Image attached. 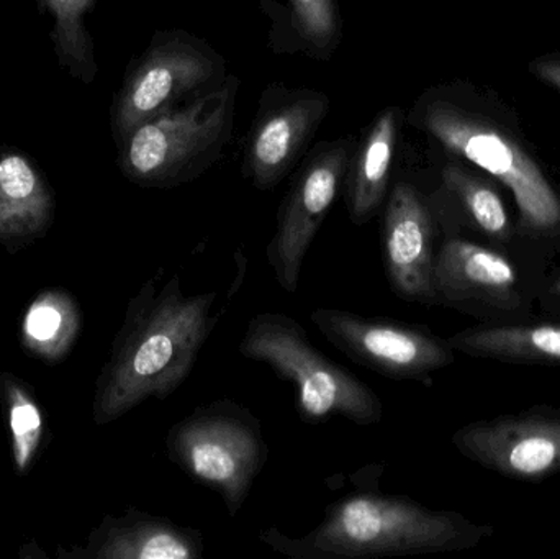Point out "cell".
<instances>
[{
	"mask_svg": "<svg viewBox=\"0 0 560 559\" xmlns=\"http://www.w3.org/2000/svg\"><path fill=\"white\" fill-rule=\"evenodd\" d=\"M538 301L542 308L552 314L560 315V272L552 276L548 282H542L538 292Z\"/></svg>",
	"mask_w": 560,
	"mask_h": 559,
	"instance_id": "obj_24",
	"label": "cell"
},
{
	"mask_svg": "<svg viewBox=\"0 0 560 559\" xmlns=\"http://www.w3.org/2000/svg\"><path fill=\"white\" fill-rule=\"evenodd\" d=\"M280 15L269 13L272 23V49L303 53L318 61H329L342 42V20L338 0H287L276 7Z\"/></svg>",
	"mask_w": 560,
	"mask_h": 559,
	"instance_id": "obj_19",
	"label": "cell"
},
{
	"mask_svg": "<svg viewBox=\"0 0 560 559\" xmlns=\"http://www.w3.org/2000/svg\"><path fill=\"white\" fill-rule=\"evenodd\" d=\"M310 321L349 360L390 380L431 386V374L456 360L447 338L423 325L328 307L315 308Z\"/></svg>",
	"mask_w": 560,
	"mask_h": 559,
	"instance_id": "obj_9",
	"label": "cell"
},
{
	"mask_svg": "<svg viewBox=\"0 0 560 559\" xmlns=\"http://www.w3.org/2000/svg\"><path fill=\"white\" fill-rule=\"evenodd\" d=\"M381 475L365 479V488L355 479L358 491L328 505L310 534L292 538L272 527L259 540L293 559H365L467 550L492 534L457 512L431 511L405 496L384 494Z\"/></svg>",
	"mask_w": 560,
	"mask_h": 559,
	"instance_id": "obj_3",
	"label": "cell"
},
{
	"mask_svg": "<svg viewBox=\"0 0 560 559\" xmlns=\"http://www.w3.org/2000/svg\"><path fill=\"white\" fill-rule=\"evenodd\" d=\"M82 312L75 299L61 289H49L33 299L22 321L25 351L46 363L68 357L78 341Z\"/></svg>",
	"mask_w": 560,
	"mask_h": 559,
	"instance_id": "obj_20",
	"label": "cell"
},
{
	"mask_svg": "<svg viewBox=\"0 0 560 559\" xmlns=\"http://www.w3.org/2000/svg\"><path fill=\"white\" fill-rule=\"evenodd\" d=\"M329 108L325 92L268 85L246 137L243 177L261 193L278 187L306 153Z\"/></svg>",
	"mask_w": 560,
	"mask_h": 559,
	"instance_id": "obj_11",
	"label": "cell"
},
{
	"mask_svg": "<svg viewBox=\"0 0 560 559\" xmlns=\"http://www.w3.org/2000/svg\"><path fill=\"white\" fill-rule=\"evenodd\" d=\"M206 545L196 528L130 508L121 517L107 515L89 535L88 545L59 557L81 559H199Z\"/></svg>",
	"mask_w": 560,
	"mask_h": 559,
	"instance_id": "obj_14",
	"label": "cell"
},
{
	"mask_svg": "<svg viewBox=\"0 0 560 559\" xmlns=\"http://www.w3.org/2000/svg\"><path fill=\"white\" fill-rule=\"evenodd\" d=\"M405 120L512 193L523 242L560 249V186L499 95L469 81L443 82L421 92Z\"/></svg>",
	"mask_w": 560,
	"mask_h": 559,
	"instance_id": "obj_1",
	"label": "cell"
},
{
	"mask_svg": "<svg viewBox=\"0 0 560 559\" xmlns=\"http://www.w3.org/2000/svg\"><path fill=\"white\" fill-rule=\"evenodd\" d=\"M433 288L438 305L500 324L532 317L541 284L529 281L509 252L450 235L438 248Z\"/></svg>",
	"mask_w": 560,
	"mask_h": 559,
	"instance_id": "obj_8",
	"label": "cell"
},
{
	"mask_svg": "<svg viewBox=\"0 0 560 559\" xmlns=\"http://www.w3.org/2000/svg\"><path fill=\"white\" fill-rule=\"evenodd\" d=\"M240 88L238 75L229 74L222 84L135 128L118 144L121 173L151 189H173L199 179L219 163L232 140Z\"/></svg>",
	"mask_w": 560,
	"mask_h": 559,
	"instance_id": "obj_4",
	"label": "cell"
},
{
	"mask_svg": "<svg viewBox=\"0 0 560 559\" xmlns=\"http://www.w3.org/2000/svg\"><path fill=\"white\" fill-rule=\"evenodd\" d=\"M52 16V42L59 65L75 79L94 81L97 74L94 42L85 30L84 19L95 0H42Z\"/></svg>",
	"mask_w": 560,
	"mask_h": 559,
	"instance_id": "obj_22",
	"label": "cell"
},
{
	"mask_svg": "<svg viewBox=\"0 0 560 559\" xmlns=\"http://www.w3.org/2000/svg\"><path fill=\"white\" fill-rule=\"evenodd\" d=\"M55 216L51 190L20 154L0 158V245L9 252L45 235Z\"/></svg>",
	"mask_w": 560,
	"mask_h": 559,
	"instance_id": "obj_17",
	"label": "cell"
},
{
	"mask_svg": "<svg viewBox=\"0 0 560 559\" xmlns=\"http://www.w3.org/2000/svg\"><path fill=\"white\" fill-rule=\"evenodd\" d=\"M354 137L322 141L300 164L280 203L278 229L266 248L268 265L283 291L296 292L306 253L339 193L345 189Z\"/></svg>",
	"mask_w": 560,
	"mask_h": 559,
	"instance_id": "obj_10",
	"label": "cell"
},
{
	"mask_svg": "<svg viewBox=\"0 0 560 559\" xmlns=\"http://www.w3.org/2000/svg\"><path fill=\"white\" fill-rule=\"evenodd\" d=\"M229 74L226 59L206 39L180 28L158 32L131 66L115 101L118 144L144 121L222 84Z\"/></svg>",
	"mask_w": 560,
	"mask_h": 559,
	"instance_id": "obj_7",
	"label": "cell"
},
{
	"mask_svg": "<svg viewBox=\"0 0 560 559\" xmlns=\"http://www.w3.org/2000/svg\"><path fill=\"white\" fill-rule=\"evenodd\" d=\"M441 179L443 189L459 207L467 222L493 246L510 252L522 240L518 223L503 200L497 180L489 174L451 158L441 171Z\"/></svg>",
	"mask_w": 560,
	"mask_h": 559,
	"instance_id": "obj_18",
	"label": "cell"
},
{
	"mask_svg": "<svg viewBox=\"0 0 560 559\" xmlns=\"http://www.w3.org/2000/svg\"><path fill=\"white\" fill-rule=\"evenodd\" d=\"M166 450L180 471L222 496L233 519L269 456L258 417L230 399L196 407L171 427Z\"/></svg>",
	"mask_w": 560,
	"mask_h": 559,
	"instance_id": "obj_6",
	"label": "cell"
},
{
	"mask_svg": "<svg viewBox=\"0 0 560 559\" xmlns=\"http://www.w3.org/2000/svg\"><path fill=\"white\" fill-rule=\"evenodd\" d=\"M381 213L382 261L392 291L405 302L438 305L433 272L440 246L433 200L415 184L398 180Z\"/></svg>",
	"mask_w": 560,
	"mask_h": 559,
	"instance_id": "obj_13",
	"label": "cell"
},
{
	"mask_svg": "<svg viewBox=\"0 0 560 559\" xmlns=\"http://www.w3.org/2000/svg\"><path fill=\"white\" fill-rule=\"evenodd\" d=\"M0 400L10 432V453L16 475L26 476L42 452L45 416L28 384L15 374L0 373Z\"/></svg>",
	"mask_w": 560,
	"mask_h": 559,
	"instance_id": "obj_21",
	"label": "cell"
},
{
	"mask_svg": "<svg viewBox=\"0 0 560 559\" xmlns=\"http://www.w3.org/2000/svg\"><path fill=\"white\" fill-rule=\"evenodd\" d=\"M528 71L542 84L560 92V51L546 53L529 62Z\"/></svg>",
	"mask_w": 560,
	"mask_h": 559,
	"instance_id": "obj_23",
	"label": "cell"
},
{
	"mask_svg": "<svg viewBox=\"0 0 560 559\" xmlns=\"http://www.w3.org/2000/svg\"><path fill=\"white\" fill-rule=\"evenodd\" d=\"M454 351L482 360L533 366H560V322L480 324L447 338Z\"/></svg>",
	"mask_w": 560,
	"mask_h": 559,
	"instance_id": "obj_16",
	"label": "cell"
},
{
	"mask_svg": "<svg viewBox=\"0 0 560 559\" xmlns=\"http://www.w3.org/2000/svg\"><path fill=\"white\" fill-rule=\"evenodd\" d=\"M217 298L215 291L184 294L179 275L161 291L154 281L140 289L95 386V426L121 419L151 397L166 400L186 383L222 315L212 314Z\"/></svg>",
	"mask_w": 560,
	"mask_h": 559,
	"instance_id": "obj_2",
	"label": "cell"
},
{
	"mask_svg": "<svg viewBox=\"0 0 560 559\" xmlns=\"http://www.w3.org/2000/svg\"><path fill=\"white\" fill-rule=\"evenodd\" d=\"M453 445L464 458L516 481L560 473V409L538 406L460 427Z\"/></svg>",
	"mask_w": 560,
	"mask_h": 559,
	"instance_id": "obj_12",
	"label": "cell"
},
{
	"mask_svg": "<svg viewBox=\"0 0 560 559\" xmlns=\"http://www.w3.org/2000/svg\"><path fill=\"white\" fill-rule=\"evenodd\" d=\"M238 351L295 386L296 412L303 422L318 426L339 416L355 426L372 427L384 417V404L375 391L325 357L310 341L302 325L289 315H256Z\"/></svg>",
	"mask_w": 560,
	"mask_h": 559,
	"instance_id": "obj_5",
	"label": "cell"
},
{
	"mask_svg": "<svg viewBox=\"0 0 560 559\" xmlns=\"http://www.w3.org/2000/svg\"><path fill=\"white\" fill-rule=\"evenodd\" d=\"M404 120L400 107L384 108L355 141L345 180L346 209L354 225H365L384 209Z\"/></svg>",
	"mask_w": 560,
	"mask_h": 559,
	"instance_id": "obj_15",
	"label": "cell"
}]
</instances>
